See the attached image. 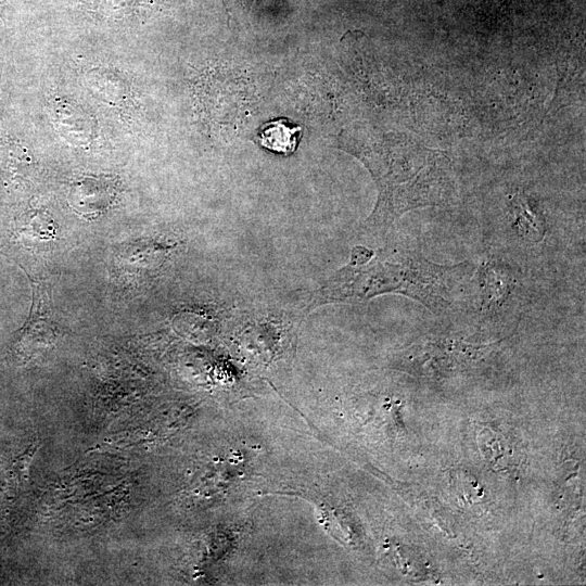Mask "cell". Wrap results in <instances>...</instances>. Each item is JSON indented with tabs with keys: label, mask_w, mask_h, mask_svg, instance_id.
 Instances as JSON below:
<instances>
[{
	"label": "cell",
	"mask_w": 586,
	"mask_h": 586,
	"mask_svg": "<svg viewBox=\"0 0 586 586\" xmlns=\"http://www.w3.org/2000/svg\"><path fill=\"white\" fill-rule=\"evenodd\" d=\"M340 148L356 156L370 171L379 194L366 224L386 229L403 214L449 204L456 193L449 157L416 137L357 126L346 130Z\"/></svg>",
	"instance_id": "cell-1"
},
{
	"label": "cell",
	"mask_w": 586,
	"mask_h": 586,
	"mask_svg": "<svg viewBox=\"0 0 586 586\" xmlns=\"http://www.w3.org/2000/svg\"><path fill=\"white\" fill-rule=\"evenodd\" d=\"M473 267L469 262L440 265L410 251L374 256L372 250L356 246L349 263L328 280L313 302L315 306L332 302H361L377 295L396 293L441 315L451 306L460 284L472 273Z\"/></svg>",
	"instance_id": "cell-2"
},
{
	"label": "cell",
	"mask_w": 586,
	"mask_h": 586,
	"mask_svg": "<svg viewBox=\"0 0 586 586\" xmlns=\"http://www.w3.org/2000/svg\"><path fill=\"white\" fill-rule=\"evenodd\" d=\"M495 344H471L450 336H428L402 355L400 366L415 373L445 377L470 367Z\"/></svg>",
	"instance_id": "cell-3"
},
{
	"label": "cell",
	"mask_w": 586,
	"mask_h": 586,
	"mask_svg": "<svg viewBox=\"0 0 586 586\" xmlns=\"http://www.w3.org/2000/svg\"><path fill=\"white\" fill-rule=\"evenodd\" d=\"M31 286L30 313L13 342V352L23 362L47 352L54 345L59 334L50 288L48 284L35 280H31Z\"/></svg>",
	"instance_id": "cell-4"
},
{
	"label": "cell",
	"mask_w": 586,
	"mask_h": 586,
	"mask_svg": "<svg viewBox=\"0 0 586 586\" xmlns=\"http://www.w3.org/2000/svg\"><path fill=\"white\" fill-rule=\"evenodd\" d=\"M169 250L170 245L150 239L120 243L112 255V275L123 283L135 284L160 267Z\"/></svg>",
	"instance_id": "cell-5"
},
{
	"label": "cell",
	"mask_w": 586,
	"mask_h": 586,
	"mask_svg": "<svg viewBox=\"0 0 586 586\" xmlns=\"http://www.w3.org/2000/svg\"><path fill=\"white\" fill-rule=\"evenodd\" d=\"M303 127L286 118L272 119L258 129L255 140L264 148L279 154H292L302 138Z\"/></svg>",
	"instance_id": "cell-6"
},
{
	"label": "cell",
	"mask_w": 586,
	"mask_h": 586,
	"mask_svg": "<svg viewBox=\"0 0 586 586\" xmlns=\"http://www.w3.org/2000/svg\"><path fill=\"white\" fill-rule=\"evenodd\" d=\"M480 286L483 307L493 311L512 293V277L504 267L488 263L480 268Z\"/></svg>",
	"instance_id": "cell-7"
},
{
	"label": "cell",
	"mask_w": 586,
	"mask_h": 586,
	"mask_svg": "<svg viewBox=\"0 0 586 586\" xmlns=\"http://www.w3.org/2000/svg\"><path fill=\"white\" fill-rule=\"evenodd\" d=\"M509 208L512 226L520 237L534 243L544 239L546 234L545 218L523 194H514L510 200Z\"/></svg>",
	"instance_id": "cell-8"
},
{
	"label": "cell",
	"mask_w": 586,
	"mask_h": 586,
	"mask_svg": "<svg viewBox=\"0 0 586 586\" xmlns=\"http://www.w3.org/2000/svg\"><path fill=\"white\" fill-rule=\"evenodd\" d=\"M54 118L59 129L72 140L79 142L90 140L93 125L85 111L65 102L55 105Z\"/></svg>",
	"instance_id": "cell-9"
},
{
	"label": "cell",
	"mask_w": 586,
	"mask_h": 586,
	"mask_svg": "<svg viewBox=\"0 0 586 586\" xmlns=\"http://www.w3.org/2000/svg\"><path fill=\"white\" fill-rule=\"evenodd\" d=\"M58 226L50 214L36 209L26 214L21 231L40 242L53 241L56 237Z\"/></svg>",
	"instance_id": "cell-10"
},
{
	"label": "cell",
	"mask_w": 586,
	"mask_h": 586,
	"mask_svg": "<svg viewBox=\"0 0 586 586\" xmlns=\"http://www.w3.org/2000/svg\"><path fill=\"white\" fill-rule=\"evenodd\" d=\"M4 2H5V0H0V10L2 9Z\"/></svg>",
	"instance_id": "cell-11"
}]
</instances>
